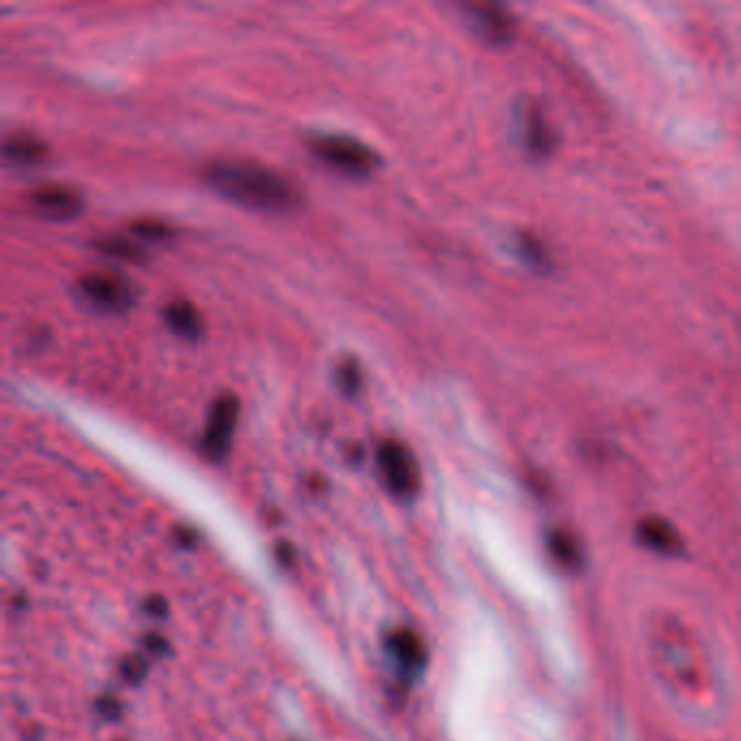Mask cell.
I'll use <instances>...</instances> for the list:
<instances>
[{"instance_id":"cell-1","label":"cell","mask_w":741,"mask_h":741,"mask_svg":"<svg viewBox=\"0 0 741 741\" xmlns=\"http://www.w3.org/2000/svg\"><path fill=\"white\" fill-rule=\"evenodd\" d=\"M204 179L220 197L257 211H286L297 200L283 174L252 161H216Z\"/></svg>"},{"instance_id":"cell-2","label":"cell","mask_w":741,"mask_h":741,"mask_svg":"<svg viewBox=\"0 0 741 741\" xmlns=\"http://www.w3.org/2000/svg\"><path fill=\"white\" fill-rule=\"evenodd\" d=\"M309 149L318 161L348 177H366L379 166V154L350 136H313L309 140Z\"/></svg>"},{"instance_id":"cell-3","label":"cell","mask_w":741,"mask_h":741,"mask_svg":"<svg viewBox=\"0 0 741 741\" xmlns=\"http://www.w3.org/2000/svg\"><path fill=\"white\" fill-rule=\"evenodd\" d=\"M79 294L90 307L104 313H122L136 302L133 286L111 272H90L81 277Z\"/></svg>"},{"instance_id":"cell-4","label":"cell","mask_w":741,"mask_h":741,"mask_svg":"<svg viewBox=\"0 0 741 741\" xmlns=\"http://www.w3.org/2000/svg\"><path fill=\"white\" fill-rule=\"evenodd\" d=\"M240 415V400L238 395L222 394L213 400L207 418V427L202 433V450L211 459H220L227 454L231 438Z\"/></svg>"},{"instance_id":"cell-5","label":"cell","mask_w":741,"mask_h":741,"mask_svg":"<svg viewBox=\"0 0 741 741\" xmlns=\"http://www.w3.org/2000/svg\"><path fill=\"white\" fill-rule=\"evenodd\" d=\"M31 209L50 222H66L83 211V198L66 186H40L29 194Z\"/></svg>"},{"instance_id":"cell-6","label":"cell","mask_w":741,"mask_h":741,"mask_svg":"<svg viewBox=\"0 0 741 741\" xmlns=\"http://www.w3.org/2000/svg\"><path fill=\"white\" fill-rule=\"evenodd\" d=\"M379 465L385 477L388 488L395 494L404 495L415 488V463L409 450L394 440L383 442L379 448Z\"/></svg>"},{"instance_id":"cell-7","label":"cell","mask_w":741,"mask_h":741,"mask_svg":"<svg viewBox=\"0 0 741 741\" xmlns=\"http://www.w3.org/2000/svg\"><path fill=\"white\" fill-rule=\"evenodd\" d=\"M465 11H468V18H470L474 31L481 38H485L488 42L500 44V42L511 38L513 24L500 7H495V4H470Z\"/></svg>"},{"instance_id":"cell-8","label":"cell","mask_w":741,"mask_h":741,"mask_svg":"<svg viewBox=\"0 0 741 741\" xmlns=\"http://www.w3.org/2000/svg\"><path fill=\"white\" fill-rule=\"evenodd\" d=\"M163 320L172 329V333L186 338V340H197L202 331V322L198 316L194 304L188 300H174L163 309Z\"/></svg>"},{"instance_id":"cell-9","label":"cell","mask_w":741,"mask_h":741,"mask_svg":"<svg viewBox=\"0 0 741 741\" xmlns=\"http://www.w3.org/2000/svg\"><path fill=\"white\" fill-rule=\"evenodd\" d=\"M2 154L7 161L16 166H33L40 163L47 157V147L40 138L29 133H16L4 140Z\"/></svg>"},{"instance_id":"cell-10","label":"cell","mask_w":741,"mask_h":741,"mask_svg":"<svg viewBox=\"0 0 741 741\" xmlns=\"http://www.w3.org/2000/svg\"><path fill=\"white\" fill-rule=\"evenodd\" d=\"M97 248H100L102 252H107L109 257H116V259H124V261H140L144 259V250L129 240H122V238H104L97 242Z\"/></svg>"},{"instance_id":"cell-11","label":"cell","mask_w":741,"mask_h":741,"mask_svg":"<svg viewBox=\"0 0 741 741\" xmlns=\"http://www.w3.org/2000/svg\"><path fill=\"white\" fill-rule=\"evenodd\" d=\"M338 385L347 395L357 394L361 385V370L354 359H344L338 368Z\"/></svg>"},{"instance_id":"cell-12","label":"cell","mask_w":741,"mask_h":741,"mask_svg":"<svg viewBox=\"0 0 741 741\" xmlns=\"http://www.w3.org/2000/svg\"><path fill=\"white\" fill-rule=\"evenodd\" d=\"M133 233L147 242H161L170 236V229L161 222H154V220H144V222H138L133 227Z\"/></svg>"}]
</instances>
